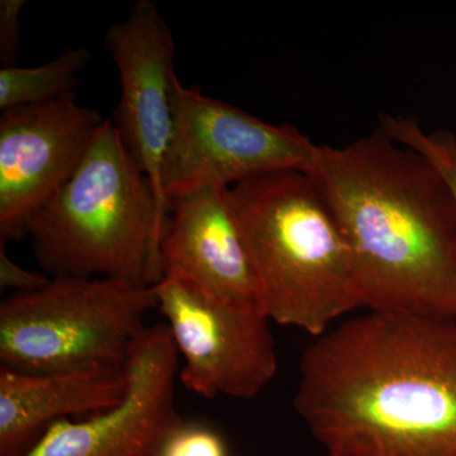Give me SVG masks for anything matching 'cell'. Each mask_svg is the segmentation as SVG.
Listing matches in <instances>:
<instances>
[{
    "mask_svg": "<svg viewBox=\"0 0 456 456\" xmlns=\"http://www.w3.org/2000/svg\"><path fill=\"white\" fill-rule=\"evenodd\" d=\"M106 118L64 97L0 116V242L27 237L42 207L74 175Z\"/></svg>",
    "mask_w": 456,
    "mask_h": 456,
    "instance_id": "cell-8",
    "label": "cell"
},
{
    "mask_svg": "<svg viewBox=\"0 0 456 456\" xmlns=\"http://www.w3.org/2000/svg\"><path fill=\"white\" fill-rule=\"evenodd\" d=\"M178 356L167 325L147 327L125 364V398L94 415L56 422L18 456H155L183 421L174 393Z\"/></svg>",
    "mask_w": 456,
    "mask_h": 456,
    "instance_id": "cell-9",
    "label": "cell"
},
{
    "mask_svg": "<svg viewBox=\"0 0 456 456\" xmlns=\"http://www.w3.org/2000/svg\"><path fill=\"white\" fill-rule=\"evenodd\" d=\"M26 0L0 2V62L3 68L16 66L20 49V17Z\"/></svg>",
    "mask_w": 456,
    "mask_h": 456,
    "instance_id": "cell-16",
    "label": "cell"
},
{
    "mask_svg": "<svg viewBox=\"0 0 456 456\" xmlns=\"http://www.w3.org/2000/svg\"><path fill=\"white\" fill-rule=\"evenodd\" d=\"M152 290L182 356L185 389L207 399H250L274 379L277 350L263 311L224 301L179 275H164Z\"/></svg>",
    "mask_w": 456,
    "mask_h": 456,
    "instance_id": "cell-7",
    "label": "cell"
},
{
    "mask_svg": "<svg viewBox=\"0 0 456 456\" xmlns=\"http://www.w3.org/2000/svg\"><path fill=\"white\" fill-rule=\"evenodd\" d=\"M293 407L325 456H456V318L342 320L305 347Z\"/></svg>",
    "mask_w": 456,
    "mask_h": 456,
    "instance_id": "cell-1",
    "label": "cell"
},
{
    "mask_svg": "<svg viewBox=\"0 0 456 456\" xmlns=\"http://www.w3.org/2000/svg\"><path fill=\"white\" fill-rule=\"evenodd\" d=\"M50 281L51 278L22 268L14 263L5 253L4 244L0 242V288L2 289L13 290L14 294L28 293L46 287Z\"/></svg>",
    "mask_w": 456,
    "mask_h": 456,
    "instance_id": "cell-17",
    "label": "cell"
},
{
    "mask_svg": "<svg viewBox=\"0 0 456 456\" xmlns=\"http://www.w3.org/2000/svg\"><path fill=\"white\" fill-rule=\"evenodd\" d=\"M125 367L50 373L0 368V456H18L51 426L110 410L127 392Z\"/></svg>",
    "mask_w": 456,
    "mask_h": 456,
    "instance_id": "cell-12",
    "label": "cell"
},
{
    "mask_svg": "<svg viewBox=\"0 0 456 456\" xmlns=\"http://www.w3.org/2000/svg\"><path fill=\"white\" fill-rule=\"evenodd\" d=\"M167 220L151 182L107 118L74 175L29 224L38 263L53 277L163 279Z\"/></svg>",
    "mask_w": 456,
    "mask_h": 456,
    "instance_id": "cell-4",
    "label": "cell"
},
{
    "mask_svg": "<svg viewBox=\"0 0 456 456\" xmlns=\"http://www.w3.org/2000/svg\"><path fill=\"white\" fill-rule=\"evenodd\" d=\"M346 236L362 310L456 318V197L382 127L305 170Z\"/></svg>",
    "mask_w": 456,
    "mask_h": 456,
    "instance_id": "cell-2",
    "label": "cell"
},
{
    "mask_svg": "<svg viewBox=\"0 0 456 456\" xmlns=\"http://www.w3.org/2000/svg\"><path fill=\"white\" fill-rule=\"evenodd\" d=\"M104 47L119 82V101L112 122L125 146L151 182L161 215L169 203L161 175L173 130L175 41L169 25L151 0H137L127 16L108 27Z\"/></svg>",
    "mask_w": 456,
    "mask_h": 456,
    "instance_id": "cell-10",
    "label": "cell"
},
{
    "mask_svg": "<svg viewBox=\"0 0 456 456\" xmlns=\"http://www.w3.org/2000/svg\"><path fill=\"white\" fill-rule=\"evenodd\" d=\"M155 456H232L220 432L198 422L182 421L167 435Z\"/></svg>",
    "mask_w": 456,
    "mask_h": 456,
    "instance_id": "cell-15",
    "label": "cell"
},
{
    "mask_svg": "<svg viewBox=\"0 0 456 456\" xmlns=\"http://www.w3.org/2000/svg\"><path fill=\"white\" fill-rule=\"evenodd\" d=\"M272 322L316 338L362 308L346 236L305 171L230 188Z\"/></svg>",
    "mask_w": 456,
    "mask_h": 456,
    "instance_id": "cell-3",
    "label": "cell"
},
{
    "mask_svg": "<svg viewBox=\"0 0 456 456\" xmlns=\"http://www.w3.org/2000/svg\"><path fill=\"white\" fill-rule=\"evenodd\" d=\"M383 127L393 140L428 158L448 182L456 197V137L454 134L445 131L426 134L415 119L404 118V117H387L384 119Z\"/></svg>",
    "mask_w": 456,
    "mask_h": 456,
    "instance_id": "cell-14",
    "label": "cell"
},
{
    "mask_svg": "<svg viewBox=\"0 0 456 456\" xmlns=\"http://www.w3.org/2000/svg\"><path fill=\"white\" fill-rule=\"evenodd\" d=\"M316 149L293 126L263 121L176 77L173 130L161 175L164 196L170 204L200 188L230 189L279 171H305Z\"/></svg>",
    "mask_w": 456,
    "mask_h": 456,
    "instance_id": "cell-6",
    "label": "cell"
},
{
    "mask_svg": "<svg viewBox=\"0 0 456 456\" xmlns=\"http://www.w3.org/2000/svg\"><path fill=\"white\" fill-rule=\"evenodd\" d=\"M92 57L86 47H69L46 64L0 69V110L73 94L80 86L79 74L88 68Z\"/></svg>",
    "mask_w": 456,
    "mask_h": 456,
    "instance_id": "cell-13",
    "label": "cell"
},
{
    "mask_svg": "<svg viewBox=\"0 0 456 456\" xmlns=\"http://www.w3.org/2000/svg\"><path fill=\"white\" fill-rule=\"evenodd\" d=\"M156 307L152 287L53 277L41 289L0 303V362L26 373L123 368Z\"/></svg>",
    "mask_w": 456,
    "mask_h": 456,
    "instance_id": "cell-5",
    "label": "cell"
},
{
    "mask_svg": "<svg viewBox=\"0 0 456 456\" xmlns=\"http://www.w3.org/2000/svg\"><path fill=\"white\" fill-rule=\"evenodd\" d=\"M161 263L163 277L179 275L212 296L265 314L230 189L200 188L170 200Z\"/></svg>",
    "mask_w": 456,
    "mask_h": 456,
    "instance_id": "cell-11",
    "label": "cell"
}]
</instances>
